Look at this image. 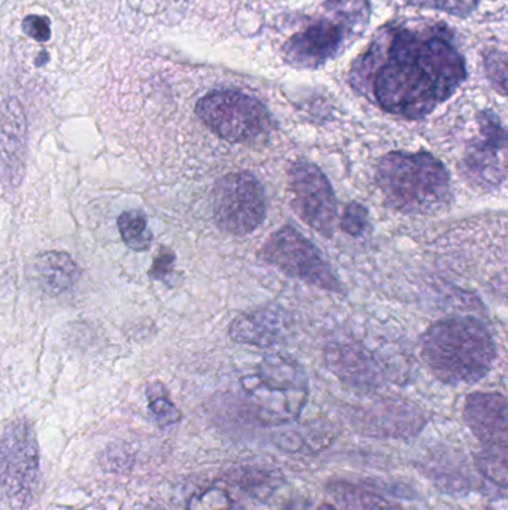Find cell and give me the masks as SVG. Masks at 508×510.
<instances>
[{"mask_svg":"<svg viewBox=\"0 0 508 510\" xmlns=\"http://www.w3.org/2000/svg\"><path fill=\"white\" fill-rule=\"evenodd\" d=\"M118 230L128 248L144 253L151 248L153 233L149 232L148 216L139 209L125 211L118 218Z\"/></svg>","mask_w":508,"mask_h":510,"instance_id":"17","label":"cell"},{"mask_svg":"<svg viewBox=\"0 0 508 510\" xmlns=\"http://www.w3.org/2000/svg\"><path fill=\"white\" fill-rule=\"evenodd\" d=\"M328 494L344 510H403L379 494L346 481L330 482Z\"/></svg>","mask_w":508,"mask_h":510,"instance_id":"15","label":"cell"},{"mask_svg":"<svg viewBox=\"0 0 508 510\" xmlns=\"http://www.w3.org/2000/svg\"><path fill=\"white\" fill-rule=\"evenodd\" d=\"M412 4L428 6V8L444 9L446 13H470L473 9L472 0H410Z\"/></svg>","mask_w":508,"mask_h":510,"instance_id":"23","label":"cell"},{"mask_svg":"<svg viewBox=\"0 0 508 510\" xmlns=\"http://www.w3.org/2000/svg\"><path fill=\"white\" fill-rule=\"evenodd\" d=\"M242 388L256 418L270 425L297 419L309 397L306 374L284 357L265 358L255 374L242 379Z\"/></svg>","mask_w":508,"mask_h":510,"instance_id":"5","label":"cell"},{"mask_svg":"<svg viewBox=\"0 0 508 510\" xmlns=\"http://www.w3.org/2000/svg\"><path fill=\"white\" fill-rule=\"evenodd\" d=\"M484 67L488 74L489 81L493 84V87L505 95L507 93V60L504 53L501 51H492L491 55L484 58Z\"/></svg>","mask_w":508,"mask_h":510,"instance_id":"20","label":"cell"},{"mask_svg":"<svg viewBox=\"0 0 508 510\" xmlns=\"http://www.w3.org/2000/svg\"><path fill=\"white\" fill-rule=\"evenodd\" d=\"M149 411L160 427H169L181 421V412L174 406L162 385L149 390Z\"/></svg>","mask_w":508,"mask_h":510,"instance_id":"18","label":"cell"},{"mask_svg":"<svg viewBox=\"0 0 508 510\" xmlns=\"http://www.w3.org/2000/svg\"><path fill=\"white\" fill-rule=\"evenodd\" d=\"M212 206L219 230L234 236H244L265 220L267 195L255 175L233 172L215 184Z\"/></svg>","mask_w":508,"mask_h":510,"instance_id":"8","label":"cell"},{"mask_svg":"<svg viewBox=\"0 0 508 510\" xmlns=\"http://www.w3.org/2000/svg\"><path fill=\"white\" fill-rule=\"evenodd\" d=\"M368 20L367 0H328L321 15L284 44L282 55L295 69H318L355 41Z\"/></svg>","mask_w":508,"mask_h":510,"instance_id":"4","label":"cell"},{"mask_svg":"<svg viewBox=\"0 0 508 510\" xmlns=\"http://www.w3.org/2000/svg\"><path fill=\"white\" fill-rule=\"evenodd\" d=\"M27 157V120L20 100L0 104V185L8 193L20 187Z\"/></svg>","mask_w":508,"mask_h":510,"instance_id":"12","label":"cell"},{"mask_svg":"<svg viewBox=\"0 0 508 510\" xmlns=\"http://www.w3.org/2000/svg\"><path fill=\"white\" fill-rule=\"evenodd\" d=\"M34 276L39 290L50 297H57L74 288L81 270L69 254L50 251L35 260Z\"/></svg>","mask_w":508,"mask_h":510,"instance_id":"14","label":"cell"},{"mask_svg":"<svg viewBox=\"0 0 508 510\" xmlns=\"http://www.w3.org/2000/svg\"><path fill=\"white\" fill-rule=\"evenodd\" d=\"M39 58H41V60H36V66H42L44 63H46V60H48V55H46L45 51H44V53L39 55Z\"/></svg>","mask_w":508,"mask_h":510,"instance_id":"24","label":"cell"},{"mask_svg":"<svg viewBox=\"0 0 508 510\" xmlns=\"http://www.w3.org/2000/svg\"><path fill=\"white\" fill-rule=\"evenodd\" d=\"M340 227L354 237L363 236L368 230V211L363 205L352 202L344 208Z\"/></svg>","mask_w":508,"mask_h":510,"instance_id":"19","label":"cell"},{"mask_svg":"<svg viewBox=\"0 0 508 510\" xmlns=\"http://www.w3.org/2000/svg\"><path fill=\"white\" fill-rule=\"evenodd\" d=\"M23 30L25 35H29L30 38H34L37 42L50 41L51 27L50 20L41 15H29L23 21Z\"/></svg>","mask_w":508,"mask_h":510,"instance_id":"22","label":"cell"},{"mask_svg":"<svg viewBox=\"0 0 508 510\" xmlns=\"http://www.w3.org/2000/svg\"><path fill=\"white\" fill-rule=\"evenodd\" d=\"M479 129V139L470 144L465 154V172L474 185L495 190L504 184L507 175V135L492 111L480 113Z\"/></svg>","mask_w":508,"mask_h":510,"instance_id":"11","label":"cell"},{"mask_svg":"<svg viewBox=\"0 0 508 510\" xmlns=\"http://www.w3.org/2000/svg\"><path fill=\"white\" fill-rule=\"evenodd\" d=\"M352 75L386 113L421 120L458 92L467 66L446 25L401 23L382 30Z\"/></svg>","mask_w":508,"mask_h":510,"instance_id":"1","label":"cell"},{"mask_svg":"<svg viewBox=\"0 0 508 510\" xmlns=\"http://www.w3.org/2000/svg\"><path fill=\"white\" fill-rule=\"evenodd\" d=\"M174 262H176V257H174V253L172 249H160V253L154 260L153 267L149 270V276L153 279H157V281H165V279L169 278V275L174 272Z\"/></svg>","mask_w":508,"mask_h":510,"instance_id":"21","label":"cell"},{"mask_svg":"<svg viewBox=\"0 0 508 510\" xmlns=\"http://www.w3.org/2000/svg\"><path fill=\"white\" fill-rule=\"evenodd\" d=\"M422 357L443 384H475L491 372L495 342L482 321L447 316L433 324L422 337Z\"/></svg>","mask_w":508,"mask_h":510,"instance_id":"2","label":"cell"},{"mask_svg":"<svg viewBox=\"0 0 508 510\" xmlns=\"http://www.w3.org/2000/svg\"><path fill=\"white\" fill-rule=\"evenodd\" d=\"M291 206L303 223L330 237L337 220V199L330 181L316 165L295 162L288 170Z\"/></svg>","mask_w":508,"mask_h":510,"instance_id":"10","label":"cell"},{"mask_svg":"<svg viewBox=\"0 0 508 510\" xmlns=\"http://www.w3.org/2000/svg\"><path fill=\"white\" fill-rule=\"evenodd\" d=\"M318 510H339L337 507L333 506V505H328V503H324L318 507Z\"/></svg>","mask_w":508,"mask_h":510,"instance_id":"25","label":"cell"},{"mask_svg":"<svg viewBox=\"0 0 508 510\" xmlns=\"http://www.w3.org/2000/svg\"><path fill=\"white\" fill-rule=\"evenodd\" d=\"M276 324L273 321L270 314H254V315L240 316L234 321L230 330L233 340L242 344L256 345V346H267L276 340Z\"/></svg>","mask_w":508,"mask_h":510,"instance_id":"16","label":"cell"},{"mask_svg":"<svg viewBox=\"0 0 508 510\" xmlns=\"http://www.w3.org/2000/svg\"><path fill=\"white\" fill-rule=\"evenodd\" d=\"M39 485V446L27 419H15L0 439V505L4 510H25Z\"/></svg>","mask_w":508,"mask_h":510,"instance_id":"6","label":"cell"},{"mask_svg":"<svg viewBox=\"0 0 508 510\" xmlns=\"http://www.w3.org/2000/svg\"><path fill=\"white\" fill-rule=\"evenodd\" d=\"M377 187L389 208L405 215H435L451 205V175L433 154L393 151L377 166Z\"/></svg>","mask_w":508,"mask_h":510,"instance_id":"3","label":"cell"},{"mask_svg":"<svg viewBox=\"0 0 508 510\" xmlns=\"http://www.w3.org/2000/svg\"><path fill=\"white\" fill-rule=\"evenodd\" d=\"M463 419L483 446L482 453L507 455L508 405L504 395L473 393L465 400Z\"/></svg>","mask_w":508,"mask_h":510,"instance_id":"13","label":"cell"},{"mask_svg":"<svg viewBox=\"0 0 508 510\" xmlns=\"http://www.w3.org/2000/svg\"><path fill=\"white\" fill-rule=\"evenodd\" d=\"M195 114L216 136L233 144L258 142L273 129L264 104L239 90L207 93L195 105Z\"/></svg>","mask_w":508,"mask_h":510,"instance_id":"7","label":"cell"},{"mask_svg":"<svg viewBox=\"0 0 508 510\" xmlns=\"http://www.w3.org/2000/svg\"><path fill=\"white\" fill-rule=\"evenodd\" d=\"M258 257L265 265L276 267L291 278L300 279L321 290L331 293L344 291L321 251L290 225L282 227L270 236L269 241L258 251Z\"/></svg>","mask_w":508,"mask_h":510,"instance_id":"9","label":"cell"}]
</instances>
